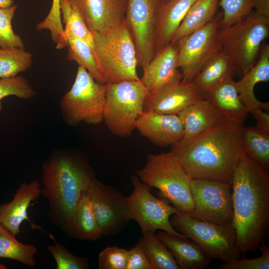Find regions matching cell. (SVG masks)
Segmentation results:
<instances>
[{"instance_id": "1", "label": "cell", "mask_w": 269, "mask_h": 269, "mask_svg": "<svg viewBox=\"0 0 269 269\" xmlns=\"http://www.w3.org/2000/svg\"><path fill=\"white\" fill-rule=\"evenodd\" d=\"M244 125L224 117L210 129L171 146V152L192 179L232 184L235 169L245 153Z\"/></svg>"}, {"instance_id": "2", "label": "cell", "mask_w": 269, "mask_h": 269, "mask_svg": "<svg viewBox=\"0 0 269 269\" xmlns=\"http://www.w3.org/2000/svg\"><path fill=\"white\" fill-rule=\"evenodd\" d=\"M232 224L241 254L255 252L266 237L269 224V173L246 152L234 170Z\"/></svg>"}, {"instance_id": "3", "label": "cell", "mask_w": 269, "mask_h": 269, "mask_svg": "<svg viewBox=\"0 0 269 269\" xmlns=\"http://www.w3.org/2000/svg\"><path fill=\"white\" fill-rule=\"evenodd\" d=\"M94 178L87 163L65 150L54 151L43 164L41 194L48 200L49 216L71 236L80 197Z\"/></svg>"}, {"instance_id": "4", "label": "cell", "mask_w": 269, "mask_h": 269, "mask_svg": "<svg viewBox=\"0 0 269 269\" xmlns=\"http://www.w3.org/2000/svg\"><path fill=\"white\" fill-rule=\"evenodd\" d=\"M92 33L94 54L105 83L139 80L136 51L125 19L105 32Z\"/></svg>"}, {"instance_id": "5", "label": "cell", "mask_w": 269, "mask_h": 269, "mask_svg": "<svg viewBox=\"0 0 269 269\" xmlns=\"http://www.w3.org/2000/svg\"><path fill=\"white\" fill-rule=\"evenodd\" d=\"M137 176L149 187L158 189L161 197L179 212L190 215L193 211L192 178L171 151L148 154Z\"/></svg>"}, {"instance_id": "6", "label": "cell", "mask_w": 269, "mask_h": 269, "mask_svg": "<svg viewBox=\"0 0 269 269\" xmlns=\"http://www.w3.org/2000/svg\"><path fill=\"white\" fill-rule=\"evenodd\" d=\"M105 89L103 120L113 134L127 137L135 129L149 93L140 79L105 83Z\"/></svg>"}, {"instance_id": "7", "label": "cell", "mask_w": 269, "mask_h": 269, "mask_svg": "<svg viewBox=\"0 0 269 269\" xmlns=\"http://www.w3.org/2000/svg\"><path fill=\"white\" fill-rule=\"evenodd\" d=\"M106 102L105 84L96 81L83 67L78 66L71 89L60 102L64 122L75 126L82 122L97 125L103 121Z\"/></svg>"}, {"instance_id": "8", "label": "cell", "mask_w": 269, "mask_h": 269, "mask_svg": "<svg viewBox=\"0 0 269 269\" xmlns=\"http://www.w3.org/2000/svg\"><path fill=\"white\" fill-rule=\"evenodd\" d=\"M170 221L176 231L197 244L212 259L224 263L240 259L233 224L220 225L180 212L172 215Z\"/></svg>"}, {"instance_id": "9", "label": "cell", "mask_w": 269, "mask_h": 269, "mask_svg": "<svg viewBox=\"0 0 269 269\" xmlns=\"http://www.w3.org/2000/svg\"><path fill=\"white\" fill-rule=\"evenodd\" d=\"M269 35V20L252 12L234 24L219 30L223 49L241 76L256 63L262 42Z\"/></svg>"}, {"instance_id": "10", "label": "cell", "mask_w": 269, "mask_h": 269, "mask_svg": "<svg viewBox=\"0 0 269 269\" xmlns=\"http://www.w3.org/2000/svg\"><path fill=\"white\" fill-rule=\"evenodd\" d=\"M222 17L221 10L205 26L175 43L181 82H191L204 65L223 49L219 35Z\"/></svg>"}, {"instance_id": "11", "label": "cell", "mask_w": 269, "mask_h": 269, "mask_svg": "<svg viewBox=\"0 0 269 269\" xmlns=\"http://www.w3.org/2000/svg\"><path fill=\"white\" fill-rule=\"evenodd\" d=\"M133 185L132 194L127 197L128 209L132 220L139 225L142 234L150 231L153 232L161 230L185 238L172 226L170 217L178 212L168 201L155 197L150 191V187L142 182L137 175L131 178Z\"/></svg>"}, {"instance_id": "12", "label": "cell", "mask_w": 269, "mask_h": 269, "mask_svg": "<svg viewBox=\"0 0 269 269\" xmlns=\"http://www.w3.org/2000/svg\"><path fill=\"white\" fill-rule=\"evenodd\" d=\"M190 187L194 202L191 216L220 225L232 224L234 213L232 184L192 179Z\"/></svg>"}, {"instance_id": "13", "label": "cell", "mask_w": 269, "mask_h": 269, "mask_svg": "<svg viewBox=\"0 0 269 269\" xmlns=\"http://www.w3.org/2000/svg\"><path fill=\"white\" fill-rule=\"evenodd\" d=\"M159 0H127L125 20L133 38L138 65L143 69L155 55Z\"/></svg>"}, {"instance_id": "14", "label": "cell", "mask_w": 269, "mask_h": 269, "mask_svg": "<svg viewBox=\"0 0 269 269\" xmlns=\"http://www.w3.org/2000/svg\"><path fill=\"white\" fill-rule=\"evenodd\" d=\"M86 192L103 234H115L132 220L127 197L95 178Z\"/></svg>"}, {"instance_id": "15", "label": "cell", "mask_w": 269, "mask_h": 269, "mask_svg": "<svg viewBox=\"0 0 269 269\" xmlns=\"http://www.w3.org/2000/svg\"><path fill=\"white\" fill-rule=\"evenodd\" d=\"M127 0H69L92 32H105L125 19Z\"/></svg>"}, {"instance_id": "16", "label": "cell", "mask_w": 269, "mask_h": 269, "mask_svg": "<svg viewBox=\"0 0 269 269\" xmlns=\"http://www.w3.org/2000/svg\"><path fill=\"white\" fill-rule=\"evenodd\" d=\"M143 136L160 147L173 145L184 136L182 121L177 114H163L144 111L135 123Z\"/></svg>"}, {"instance_id": "17", "label": "cell", "mask_w": 269, "mask_h": 269, "mask_svg": "<svg viewBox=\"0 0 269 269\" xmlns=\"http://www.w3.org/2000/svg\"><path fill=\"white\" fill-rule=\"evenodd\" d=\"M201 98L202 96L192 82L171 83L149 94L143 110L163 114H178Z\"/></svg>"}, {"instance_id": "18", "label": "cell", "mask_w": 269, "mask_h": 269, "mask_svg": "<svg viewBox=\"0 0 269 269\" xmlns=\"http://www.w3.org/2000/svg\"><path fill=\"white\" fill-rule=\"evenodd\" d=\"M178 49L176 43H169L156 53L147 66L140 80L149 93L164 86L181 81L178 70Z\"/></svg>"}, {"instance_id": "19", "label": "cell", "mask_w": 269, "mask_h": 269, "mask_svg": "<svg viewBox=\"0 0 269 269\" xmlns=\"http://www.w3.org/2000/svg\"><path fill=\"white\" fill-rule=\"evenodd\" d=\"M41 188L36 180L19 185L13 199L7 204H0V223L15 236L20 232L24 220L30 222L27 209L31 201L39 197Z\"/></svg>"}, {"instance_id": "20", "label": "cell", "mask_w": 269, "mask_h": 269, "mask_svg": "<svg viewBox=\"0 0 269 269\" xmlns=\"http://www.w3.org/2000/svg\"><path fill=\"white\" fill-rule=\"evenodd\" d=\"M218 111L229 120L244 125L248 112L241 101L235 81L228 79L215 86L202 95Z\"/></svg>"}, {"instance_id": "21", "label": "cell", "mask_w": 269, "mask_h": 269, "mask_svg": "<svg viewBox=\"0 0 269 269\" xmlns=\"http://www.w3.org/2000/svg\"><path fill=\"white\" fill-rule=\"evenodd\" d=\"M269 80V45L266 44L261 50L260 59L242 78L235 82L240 98L249 113L258 109H269V102H262L255 96L254 88L261 82Z\"/></svg>"}, {"instance_id": "22", "label": "cell", "mask_w": 269, "mask_h": 269, "mask_svg": "<svg viewBox=\"0 0 269 269\" xmlns=\"http://www.w3.org/2000/svg\"><path fill=\"white\" fill-rule=\"evenodd\" d=\"M157 236L172 253L180 269H204L212 261L197 244L183 238L161 231Z\"/></svg>"}, {"instance_id": "23", "label": "cell", "mask_w": 269, "mask_h": 269, "mask_svg": "<svg viewBox=\"0 0 269 269\" xmlns=\"http://www.w3.org/2000/svg\"><path fill=\"white\" fill-rule=\"evenodd\" d=\"M197 0H167L159 4L157 17L155 54L170 43L188 10Z\"/></svg>"}, {"instance_id": "24", "label": "cell", "mask_w": 269, "mask_h": 269, "mask_svg": "<svg viewBox=\"0 0 269 269\" xmlns=\"http://www.w3.org/2000/svg\"><path fill=\"white\" fill-rule=\"evenodd\" d=\"M183 126L185 141L207 131L222 117L216 109L207 100L201 98L177 114Z\"/></svg>"}, {"instance_id": "25", "label": "cell", "mask_w": 269, "mask_h": 269, "mask_svg": "<svg viewBox=\"0 0 269 269\" xmlns=\"http://www.w3.org/2000/svg\"><path fill=\"white\" fill-rule=\"evenodd\" d=\"M237 74L236 67L228 53L219 51L202 67L192 81L202 95L220 83Z\"/></svg>"}, {"instance_id": "26", "label": "cell", "mask_w": 269, "mask_h": 269, "mask_svg": "<svg viewBox=\"0 0 269 269\" xmlns=\"http://www.w3.org/2000/svg\"><path fill=\"white\" fill-rule=\"evenodd\" d=\"M220 0H197L187 12L174 33L170 43L202 28L216 15Z\"/></svg>"}, {"instance_id": "27", "label": "cell", "mask_w": 269, "mask_h": 269, "mask_svg": "<svg viewBox=\"0 0 269 269\" xmlns=\"http://www.w3.org/2000/svg\"><path fill=\"white\" fill-rule=\"evenodd\" d=\"M102 235L91 201L86 190L84 191L75 211L72 236L81 240L93 241Z\"/></svg>"}, {"instance_id": "28", "label": "cell", "mask_w": 269, "mask_h": 269, "mask_svg": "<svg viewBox=\"0 0 269 269\" xmlns=\"http://www.w3.org/2000/svg\"><path fill=\"white\" fill-rule=\"evenodd\" d=\"M36 247L24 244L18 241L15 236L0 223V258L17 261L20 263L33 267L36 264Z\"/></svg>"}, {"instance_id": "29", "label": "cell", "mask_w": 269, "mask_h": 269, "mask_svg": "<svg viewBox=\"0 0 269 269\" xmlns=\"http://www.w3.org/2000/svg\"><path fill=\"white\" fill-rule=\"evenodd\" d=\"M245 151L264 168H269V132L257 126L245 127L242 132Z\"/></svg>"}, {"instance_id": "30", "label": "cell", "mask_w": 269, "mask_h": 269, "mask_svg": "<svg viewBox=\"0 0 269 269\" xmlns=\"http://www.w3.org/2000/svg\"><path fill=\"white\" fill-rule=\"evenodd\" d=\"M62 22L65 24L64 36L67 42L68 38L83 40L94 49V37L92 32L70 4L69 0H60Z\"/></svg>"}, {"instance_id": "31", "label": "cell", "mask_w": 269, "mask_h": 269, "mask_svg": "<svg viewBox=\"0 0 269 269\" xmlns=\"http://www.w3.org/2000/svg\"><path fill=\"white\" fill-rule=\"evenodd\" d=\"M143 248L153 269H180L168 249L150 231L140 239Z\"/></svg>"}, {"instance_id": "32", "label": "cell", "mask_w": 269, "mask_h": 269, "mask_svg": "<svg viewBox=\"0 0 269 269\" xmlns=\"http://www.w3.org/2000/svg\"><path fill=\"white\" fill-rule=\"evenodd\" d=\"M33 55L25 49L0 47V78L16 76L32 66Z\"/></svg>"}, {"instance_id": "33", "label": "cell", "mask_w": 269, "mask_h": 269, "mask_svg": "<svg viewBox=\"0 0 269 269\" xmlns=\"http://www.w3.org/2000/svg\"><path fill=\"white\" fill-rule=\"evenodd\" d=\"M67 47L69 60L75 61L79 66L84 67L98 82L105 84L93 50L88 44L80 39L68 38Z\"/></svg>"}, {"instance_id": "34", "label": "cell", "mask_w": 269, "mask_h": 269, "mask_svg": "<svg viewBox=\"0 0 269 269\" xmlns=\"http://www.w3.org/2000/svg\"><path fill=\"white\" fill-rule=\"evenodd\" d=\"M36 29L39 31L49 30L57 49L67 47V43L64 36V27L62 24L60 0H52L48 14L36 25Z\"/></svg>"}, {"instance_id": "35", "label": "cell", "mask_w": 269, "mask_h": 269, "mask_svg": "<svg viewBox=\"0 0 269 269\" xmlns=\"http://www.w3.org/2000/svg\"><path fill=\"white\" fill-rule=\"evenodd\" d=\"M255 0H220L222 10L220 28L228 27L242 19L254 9Z\"/></svg>"}, {"instance_id": "36", "label": "cell", "mask_w": 269, "mask_h": 269, "mask_svg": "<svg viewBox=\"0 0 269 269\" xmlns=\"http://www.w3.org/2000/svg\"><path fill=\"white\" fill-rule=\"evenodd\" d=\"M35 95V91L26 78L22 76L0 78V113L2 110L1 101L6 97L14 96L20 99L27 100Z\"/></svg>"}, {"instance_id": "37", "label": "cell", "mask_w": 269, "mask_h": 269, "mask_svg": "<svg viewBox=\"0 0 269 269\" xmlns=\"http://www.w3.org/2000/svg\"><path fill=\"white\" fill-rule=\"evenodd\" d=\"M17 5L7 8H0V47L3 48L16 47L24 49L21 37L16 34L12 27Z\"/></svg>"}, {"instance_id": "38", "label": "cell", "mask_w": 269, "mask_h": 269, "mask_svg": "<svg viewBox=\"0 0 269 269\" xmlns=\"http://www.w3.org/2000/svg\"><path fill=\"white\" fill-rule=\"evenodd\" d=\"M49 252L53 257L57 269H87L89 263L87 259L78 257L73 255L63 245L56 243L47 247Z\"/></svg>"}, {"instance_id": "39", "label": "cell", "mask_w": 269, "mask_h": 269, "mask_svg": "<svg viewBox=\"0 0 269 269\" xmlns=\"http://www.w3.org/2000/svg\"><path fill=\"white\" fill-rule=\"evenodd\" d=\"M129 250L117 247L105 248L98 257L99 269H126Z\"/></svg>"}, {"instance_id": "40", "label": "cell", "mask_w": 269, "mask_h": 269, "mask_svg": "<svg viewBox=\"0 0 269 269\" xmlns=\"http://www.w3.org/2000/svg\"><path fill=\"white\" fill-rule=\"evenodd\" d=\"M261 256L254 259H236L219 266L218 269H269V249L264 244L259 247Z\"/></svg>"}, {"instance_id": "41", "label": "cell", "mask_w": 269, "mask_h": 269, "mask_svg": "<svg viewBox=\"0 0 269 269\" xmlns=\"http://www.w3.org/2000/svg\"><path fill=\"white\" fill-rule=\"evenodd\" d=\"M126 269H153L140 241L129 250Z\"/></svg>"}, {"instance_id": "42", "label": "cell", "mask_w": 269, "mask_h": 269, "mask_svg": "<svg viewBox=\"0 0 269 269\" xmlns=\"http://www.w3.org/2000/svg\"><path fill=\"white\" fill-rule=\"evenodd\" d=\"M252 114L257 121V126L260 129L269 132V115L263 109H258Z\"/></svg>"}, {"instance_id": "43", "label": "cell", "mask_w": 269, "mask_h": 269, "mask_svg": "<svg viewBox=\"0 0 269 269\" xmlns=\"http://www.w3.org/2000/svg\"><path fill=\"white\" fill-rule=\"evenodd\" d=\"M255 13L269 20V0H255Z\"/></svg>"}, {"instance_id": "44", "label": "cell", "mask_w": 269, "mask_h": 269, "mask_svg": "<svg viewBox=\"0 0 269 269\" xmlns=\"http://www.w3.org/2000/svg\"><path fill=\"white\" fill-rule=\"evenodd\" d=\"M14 0H0V8H7L13 6Z\"/></svg>"}, {"instance_id": "45", "label": "cell", "mask_w": 269, "mask_h": 269, "mask_svg": "<svg viewBox=\"0 0 269 269\" xmlns=\"http://www.w3.org/2000/svg\"><path fill=\"white\" fill-rule=\"evenodd\" d=\"M6 269V267L2 264H0V269Z\"/></svg>"}, {"instance_id": "46", "label": "cell", "mask_w": 269, "mask_h": 269, "mask_svg": "<svg viewBox=\"0 0 269 269\" xmlns=\"http://www.w3.org/2000/svg\"><path fill=\"white\" fill-rule=\"evenodd\" d=\"M160 0V3H161L166 1L167 0Z\"/></svg>"}]
</instances>
